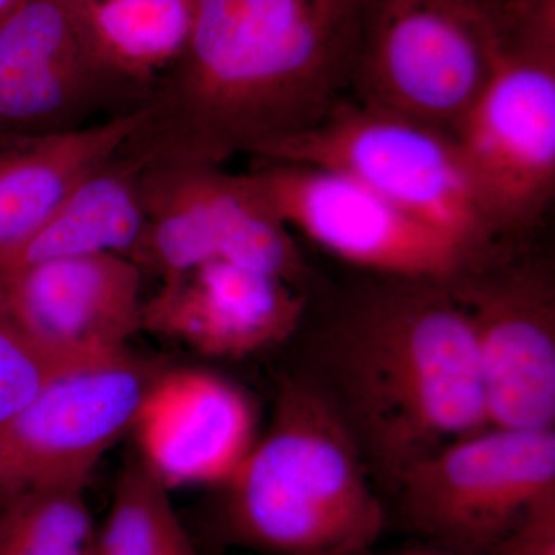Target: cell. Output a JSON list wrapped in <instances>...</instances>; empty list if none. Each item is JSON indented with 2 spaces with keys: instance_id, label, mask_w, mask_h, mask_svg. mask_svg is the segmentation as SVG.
<instances>
[{
  "instance_id": "obj_4",
  "label": "cell",
  "mask_w": 555,
  "mask_h": 555,
  "mask_svg": "<svg viewBox=\"0 0 555 555\" xmlns=\"http://www.w3.org/2000/svg\"><path fill=\"white\" fill-rule=\"evenodd\" d=\"M454 138L495 238L534 228L555 193V0H532L509 22L499 67Z\"/></svg>"
},
{
  "instance_id": "obj_5",
  "label": "cell",
  "mask_w": 555,
  "mask_h": 555,
  "mask_svg": "<svg viewBox=\"0 0 555 555\" xmlns=\"http://www.w3.org/2000/svg\"><path fill=\"white\" fill-rule=\"evenodd\" d=\"M507 24L476 0H371L349 93L455 137L499 67Z\"/></svg>"
},
{
  "instance_id": "obj_20",
  "label": "cell",
  "mask_w": 555,
  "mask_h": 555,
  "mask_svg": "<svg viewBox=\"0 0 555 555\" xmlns=\"http://www.w3.org/2000/svg\"><path fill=\"white\" fill-rule=\"evenodd\" d=\"M86 491L38 489L0 502V555H93Z\"/></svg>"
},
{
  "instance_id": "obj_10",
  "label": "cell",
  "mask_w": 555,
  "mask_h": 555,
  "mask_svg": "<svg viewBox=\"0 0 555 555\" xmlns=\"http://www.w3.org/2000/svg\"><path fill=\"white\" fill-rule=\"evenodd\" d=\"M167 367L127 350L50 382L0 426V502L38 489L89 488Z\"/></svg>"
},
{
  "instance_id": "obj_9",
  "label": "cell",
  "mask_w": 555,
  "mask_h": 555,
  "mask_svg": "<svg viewBox=\"0 0 555 555\" xmlns=\"http://www.w3.org/2000/svg\"><path fill=\"white\" fill-rule=\"evenodd\" d=\"M247 175L288 229L377 276L451 283L485 258L337 171L258 163Z\"/></svg>"
},
{
  "instance_id": "obj_1",
  "label": "cell",
  "mask_w": 555,
  "mask_h": 555,
  "mask_svg": "<svg viewBox=\"0 0 555 555\" xmlns=\"http://www.w3.org/2000/svg\"><path fill=\"white\" fill-rule=\"evenodd\" d=\"M371 0H193L184 53L127 152L221 167L312 129L350 86Z\"/></svg>"
},
{
  "instance_id": "obj_16",
  "label": "cell",
  "mask_w": 555,
  "mask_h": 555,
  "mask_svg": "<svg viewBox=\"0 0 555 555\" xmlns=\"http://www.w3.org/2000/svg\"><path fill=\"white\" fill-rule=\"evenodd\" d=\"M145 105L80 129L0 138V258L25 243L90 171L118 155Z\"/></svg>"
},
{
  "instance_id": "obj_12",
  "label": "cell",
  "mask_w": 555,
  "mask_h": 555,
  "mask_svg": "<svg viewBox=\"0 0 555 555\" xmlns=\"http://www.w3.org/2000/svg\"><path fill=\"white\" fill-rule=\"evenodd\" d=\"M494 254L451 281L473 328L489 426L554 429L553 275L543 262Z\"/></svg>"
},
{
  "instance_id": "obj_18",
  "label": "cell",
  "mask_w": 555,
  "mask_h": 555,
  "mask_svg": "<svg viewBox=\"0 0 555 555\" xmlns=\"http://www.w3.org/2000/svg\"><path fill=\"white\" fill-rule=\"evenodd\" d=\"M83 13L101 60L152 91L188 47L193 0H86Z\"/></svg>"
},
{
  "instance_id": "obj_15",
  "label": "cell",
  "mask_w": 555,
  "mask_h": 555,
  "mask_svg": "<svg viewBox=\"0 0 555 555\" xmlns=\"http://www.w3.org/2000/svg\"><path fill=\"white\" fill-rule=\"evenodd\" d=\"M131 433L138 454L170 489L222 488L257 438L250 398L203 369L167 367L150 387Z\"/></svg>"
},
{
  "instance_id": "obj_24",
  "label": "cell",
  "mask_w": 555,
  "mask_h": 555,
  "mask_svg": "<svg viewBox=\"0 0 555 555\" xmlns=\"http://www.w3.org/2000/svg\"><path fill=\"white\" fill-rule=\"evenodd\" d=\"M17 2H20V0H0V21L17 5Z\"/></svg>"
},
{
  "instance_id": "obj_2",
  "label": "cell",
  "mask_w": 555,
  "mask_h": 555,
  "mask_svg": "<svg viewBox=\"0 0 555 555\" xmlns=\"http://www.w3.org/2000/svg\"><path fill=\"white\" fill-rule=\"evenodd\" d=\"M378 278L328 327L320 382L374 481L392 492L412 467L489 422L473 328L451 283Z\"/></svg>"
},
{
  "instance_id": "obj_21",
  "label": "cell",
  "mask_w": 555,
  "mask_h": 555,
  "mask_svg": "<svg viewBox=\"0 0 555 555\" xmlns=\"http://www.w3.org/2000/svg\"><path fill=\"white\" fill-rule=\"evenodd\" d=\"M80 366H69L40 352L0 321V426L38 396L54 378Z\"/></svg>"
},
{
  "instance_id": "obj_7",
  "label": "cell",
  "mask_w": 555,
  "mask_h": 555,
  "mask_svg": "<svg viewBox=\"0 0 555 555\" xmlns=\"http://www.w3.org/2000/svg\"><path fill=\"white\" fill-rule=\"evenodd\" d=\"M409 531L449 555H494L555 496V430L488 426L456 438L393 488Z\"/></svg>"
},
{
  "instance_id": "obj_17",
  "label": "cell",
  "mask_w": 555,
  "mask_h": 555,
  "mask_svg": "<svg viewBox=\"0 0 555 555\" xmlns=\"http://www.w3.org/2000/svg\"><path fill=\"white\" fill-rule=\"evenodd\" d=\"M124 149L79 181L30 238L0 258V272L100 255L130 259L145 230V164Z\"/></svg>"
},
{
  "instance_id": "obj_19",
  "label": "cell",
  "mask_w": 555,
  "mask_h": 555,
  "mask_svg": "<svg viewBox=\"0 0 555 555\" xmlns=\"http://www.w3.org/2000/svg\"><path fill=\"white\" fill-rule=\"evenodd\" d=\"M169 492L141 455L131 456L116 480L93 555H203Z\"/></svg>"
},
{
  "instance_id": "obj_23",
  "label": "cell",
  "mask_w": 555,
  "mask_h": 555,
  "mask_svg": "<svg viewBox=\"0 0 555 555\" xmlns=\"http://www.w3.org/2000/svg\"><path fill=\"white\" fill-rule=\"evenodd\" d=\"M476 2L492 11V13L506 17L524 9L526 3L531 2V0H476Z\"/></svg>"
},
{
  "instance_id": "obj_22",
  "label": "cell",
  "mask_w": 555,
  "mask_h": 555,
  "mask_svg": "<svg viewBox=\"0 0 555 555\" xmlns=\"http://www.w3.org/2000/svg\"><path fill=\"white\" fill-rule=\"evenodd\" d=\"M494 555H555V496L532 509Z\"/></svg>"
},
{
  "instance_id": "obj_13",
  "label": "cell",
  "mask_w": 555,
  "mask_h": 555,
  "mask_svg": "<svg viewBox=\"0 0 555 555\" xmlns=\"http://www.w3.org/2000/svg\"><path fill=\"white\" fill-rule=\"evenodd\" d=\"M142 275L118 255L2 270L0 321L61 363H101L142 332Z\"/></svg>"
},
{
  "instance_id": "obj_3",
  "label": "cell",
  "mask_w": 555,
  "mask_h": 555,
  "mask_svg": "<svg viewBox=\"0 0 555 555\" xmlns=\"http://www.w3.org/2000/svg\"><path fill=\"white\" fill-rule=\"evenodd\" d=\"M207 521L218 546L270 555H363L386 509L352 429L310 375L281 379L272 418Z\"/></svg>"
},
{
  "instance_id": "obj_14",
  "label": "cell",
  "mask_w": 555,
  "mask_h": 555,
  "mask_svg": "<svg viewBox=\"0 0 555 555\" xmlns=\"http://www.w3.org/2000/svg\"><path fill=\"white\" fill-rule=\"evenodd\" d=\"M305 310V295L294 284L214 261L163 280L144 299L141 327L201 356L241 360L291 338Z\"/></svg>"
},
{
  "instance_id": "obj_11",
  "label": "cell",
  "mask_w": 555,
  "mask_h": 555,
  "mask_svg": "<svg viewBox=\"0 0 555 555\" xmlns=\"http://www.w3.org/2000/svg\"><path fill=\"white\" fill-rule=\"evenodd\" d=\"M83 3L20 0L0 21V138L80 129L147 101L101 60Z\"/></svg>"
},
{
  "instance_id": "obj_6",
  "label": "cell",
  "mask_w": 555,
  "mask_h": 555,
  "mask_svg": "<svg viewBox=\"0 0 555 555\" xmlns=\"http://www.w3.org/2000/svg\"><path fill=\"white\" fill-rule=\"evenodd\" d=\"M255 159L346 175L444 230L478 257L495 250L499 240L486 222L455 138L418 120L345 98L312 129Z\"/></svg>"
},
{
  "instance_id": "obj_25",
  "label": "cell",
  "mask_w": 555,
  "mask_h": 555,
  "mask_svg": "<svg viewBox=\"0 0 555 555\" xmlns=\"http://www.w3.org/2000/svg\"><path fill=\"white\" fill-rule=\"evenodd\" d=\"M363 555H371V551H369V553L363 554ZM397 555H449V554L443 553V551L436 550V547H434L433 551H415V553H404V554H397Z\"/></svg>"
},
{
  "instance_id": "obj_8",
  "label": "cell",
  "mask_w": 555,
  "mask_h": 555,
  "mask_svg": "<svg viewBox=\"0 0 555 555\" xmlns=\"http://www.w3.org/2000/svg\"><path fill=\"white\" fill-rule=\"evenodd\" d=\"M142 193L145 230L130 257L142 273L163 281L225 261L301 287V251L247 173L207 164H155L145 166Z\"/></svg>"
}]
</instances>
